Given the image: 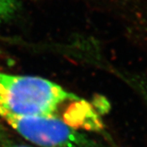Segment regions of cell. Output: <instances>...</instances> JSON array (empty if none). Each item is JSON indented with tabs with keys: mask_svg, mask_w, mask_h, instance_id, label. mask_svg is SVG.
<instances>
[{
	"mask_svg": "<svg viewBox=\"0 0 147 147\" xmlns=\"http://www.w3.org/2000/svg\"><path fill=\"white\" fill-rule=\"evenodd\" d=\"M80 100L58 84L35 76L0 74V117L59 118L65 105Z\"/></svg>",
	"mask_w": 147,
	"mask_h": 147,
	"instance_id": "1",
	"label": "cell"
},
{
	"mask_svg": "<svg viewBox=\"0 0 147 147\" xmlns=\"http://www.w3.org/2000/svg\"><path fill=\"white\" fill-rule=\"evenodd\" d=\"M3 119L25 139L38 146L104 147L59 118L5 116Z\"/></svg>",
	"mask_w": 147,
	"mask_h": 147,
	"instance_id": "2",
	"label": "cell"
},
{
	"mask_svg": "<svg viewBox=\"0 0 147 147\" xmlns=\"http://www.w3.org/2000/svg\"><path fill=\"white\" fill-rule=\"evenodd\" d=\"M21 0H0V22L7 21L16 14Z\"/></svg>",
	"mask_w": 147,
	"mask_h": 147,
	"instance_id": "3",
	"label": "cell"
},
{
	"mask_svg": "<svg viewBox=\"0 0 147 147\" xmlns=\"http://www.w3.org/2000/svg\"><path fill=\"white\" fill-rule=\"evenodd\" d=\"M0 147H30L27 145L16 142L0 126Z\"/></svg>",
	"mask_w": 147,
	"mask_h": 147,
	"instance_id": "4",
	"label": "cell"
},
{
	"mask_svg": "<svg viewBox=\"0 0 147 147\" xmlns=\"http://www.w3.org/2000/svg\"><path fill=\"white\" fill-rule=\"evenodd\" d=\"M138 88H140V91H142V94L145 95V96H146V100L147 101V91H145L144 89H142V88H141V87H140V86H138Z\"/></svg>",
	"mask_w": 147,
	"mask_h": 147,
	"instance_id": "5",
	"label": "cell"
}]
</instances>
